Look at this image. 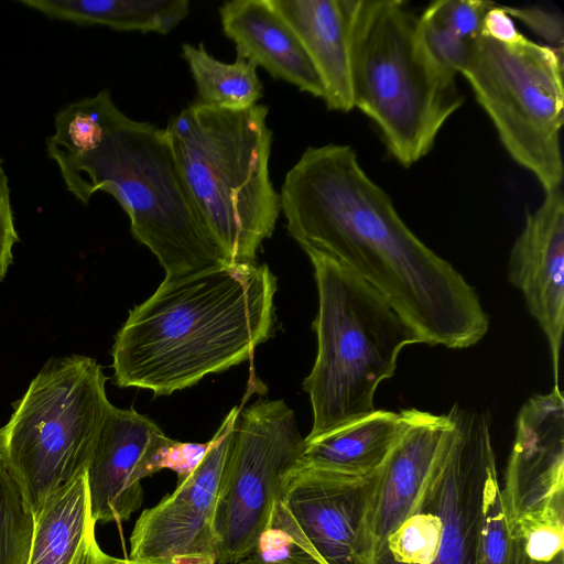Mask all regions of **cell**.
Wrapping results in <instances>:
<instances>
[{
	"instance_id": "cb8c5ba5",
	"label": "cell",
	"mask_w": 564,
	"mask_h": 564,
	"mask_svg": "<svg viewBox=\"0 0 564 564\" xmlns=\"http://www.w3.org/2000/svg\"><path fill=\"white\" fill-rule=\"evenodd\" d=\"M119 111L108 89L61 108L54 119V133L46 140L48 156L58 164L91 150Z\"/></svg>"
},
{
	"instance_id": "83f0119b",
	"label": "cell",
	"mask_w": 564,
	"mask_h": 564,
	"mask_svg": "<svg viewBox=\"0 0 564 564\" xmlns=\"http://www.w3.org/2000/svg\"><path fill=\"white\" fill-rule=\"evenodd\" d=\"M502 10L510 17L517 18L535 34L545 40L549 46L563 48L564 23L562 15L541 8L506 7Z\"/></svg>"
},
{
	"instance_id": "f1b7e54d",
	"label": "cell",
	"mask_w": 564,
	"mask_h": 564,
	"mask_svg": "<svg viewBox=\"0 0 564 564\" xmlns=\"http://www.w3.org/2000/svg\"><path fill=\"white\" fill-rule=\"evenodd\" d=\"M18 241L19 235L14 225L9 182L0 159V281L12 263V249Z\"/></svg>"
},
{
	"instance_id": "8fae6325",
	"label": "cell",
	"mask_w": 564,
	"mask_h": 564,
	"mask_svg": "<svg viewBox=\"0 0 564 564\" xmlns=\"http://www.w3.org/2000/svg\"><path fill=\"white\" fill-rule=\"evenodd\" d=\"M240 406H234L175 490L145 509L130 535L141 564H217L216 528L224 467Z\"/></svg>"
},
{
	"instance_id": "d4e9b609",
	"label": "cell",
	"mask_w": 564,
	"mask_h": 564,
	"mask_svg": "<svg viewBox=\"0 0 564 564\" xmlns=\"http://www.w3.org/2000/svg\"><path fill=\"white\" fill-rule=\"evenodd\" d=\"M477 564H529L506 514L496 460L488 467L482 490Z\"/></svg>"
},
{
	"instance_id": "4dcf8cb0",
	"label": "cell",
	"mask_w": 564,
	"mask_h": 564,
	"mask_svg": "<svg viewBox=\"0 0 564 564\" xmlns=\"http://www.w3.org/2000/svg\"><path fill=\"white\" fill-rule=\"evenodd\" d=\"M529 564H564V552L558 553L555 557L546 562H534L529 560Z\"/></svg>"
},
{
	"instance_id": "44dd1931",
	"label": "cell",
	"mask_w": 564,
	"mask_h": 564,
	"mask_svg": "<svg viewBox=\"0 0 564 564\" xmlns=\"http://www.w3.org/2000/svg\"><path fill=\"white\" fill-rule=\"evenodd\" d=\"M50 19L117 31L167 34L189 12L188 0H18Z\"/></svg>"
},
{
	"instance_id": "1f68e13d",
	"label": "cell",
	"mask_w": 564,
	"mask_h": 564,
	"mask_svg": "<svg viewBox=\"0 0 564 564\" xmlns=\"http://www.w3.org/2000/svg\"><path fill=\"white\" fill-rule=\"evenodd\" d=\"M111 564H141V563H138V562H134V561H131L130 558H118V557H113L111 558Z\"/></svg>"
},
{
	"instance_id": "ac0fdd59",
	"label": "cell",
	"mask_w": 564,
	"mask_h": 564,
	"mask_svg": "<svg viewBox=\"0 0 564 564\" xmlns=\"http://www.w3.org/2000/svg\"><path fill=\"white\" fill-rule=\"evenodd\" d=\"M95 527L85 469L53 491L33 514L26 564H111Z\"/></svg>"
},
{
	"instance_id": "7402d4cb",
	"label": "cell",
	"mask_w": 564,
	"mask_h": 564,
	"mask_svg": "<svg viewBox=\"0 0 564 564\" xmlns=\"http://www.w3.org/2000/svg\"><path fill=\"white\" fill-rule=\"evenodd\" d=\"M480 0H438L419 20L420 36L435 62L456 75L468 65L482 36V20L494 6Z\"/></svg>"
},
{
	"instance_id": "7c38bea8",
	"label": "cell",
	"mask_w": 564,
	"mask_h": 564,
	"mask_svg": "<svg viewBox=\"0 0 564 564\" xmlns=\"http://www.w3.org/2000/svg\"><path fill=\"white\" fill-rule=\"evenodd\" d=\"M378 471L351 477L296 465L283 479L275 509L324 564H371Z\"/></svg>"
},
{
	"instance_id": "d6986e66",
	"label": "cell",
	"mask_w": 564,
	"mask_h": 564,
	"mask_svg": "<svg viewBox=\"0 0 564 564\" xmlns=\"http://www.w3.org/2000/svg\"><path fill=\"white\" fill-rule=\"evenodd\" d=\"M289 22L324 85L330 110L354 109L350 85L347 0H270Z\"/></svg>"
},
{
	"instance_id": "603a6c76",
	"label": "cell",
	"mask_w": 564,
	"mask_h": 564,
	"mask_svg": "<svg viewBox=\"0 0 564 564\" xmlns=\"http://www.w3.org/2000/svg\"><path fill=\"white\" fill-rule=\"evenodd\" d=\"M182 57L189 67L198 100L203 105L225 110H245L262 97V83L257 66L238 57L227 64L213 57L200 43L182 45Z\"/></svg>"
},
{
	"instance_id": "ffe728a7",
	"label": "cell",
	"mask_w": 564,
	"mask_h": 564,
	"mask_svg": "<svg viewBox=\"0 0 564 564\" xmlns=\"http://www.w3.org/2000/svg\"><path fill=\"white\" fill-rule=\"evenodd\" d=\"M405 426V412L376 410L313 438L304 437L297 465L364 477L380 469Z\"/></svg>"
},
{
	"instance_id": "4fadbf2b",
	"label": "cell",
	"mask_w": 564,
	"mask_h": 564,
	"mask_svg": "<svg viewBox=\"0 0 564 564\" xmlns=\"http://www.w3.org/2000/svg\"><path fill=\"white\" fill-rule=\"evenodd\" d=\"M514 534L564 524V398L558 386L521 408L501 490Z\"/></svg>"
},
{
	"instance_id": "484cf974",
	"label": "cell",
	"mask_w": 564,
	"mask_h": 564,
	"mask_svg": "<svg viewBox=\"0 0 564 564\" xmlns=\"http://www.w3.org/2000/svg\"><path fill=\"white\" fill-rule=\"evenodd\" d=\"M33 516L0 460V564H26Z\"/></svg>"
},
{
	"instance_id": "9a60e30c",
	"label": "cell",
	"mask_w": 564,
	"mask_h": 564,
	"mask_svg": "<svg viewBox=\"0 0 564 564\" xmlns=\"http://www.w3.org/2000/svg\"><path fill=\"white\" fill-rule=\"evenodd\" d=\"M508 276L523 294L529 313L543 330L558 386L564 329V198L562 189L545 193L528 213L510 252Z\"/></svg>"
},
{
	"instance_id": "5b68a950",
	"label": "cell",
	"mask_w": 564,
	"mask_h": 564,
	"mask_svg": "<svg viewBox=\"0 0 564 564\" xmlns=\"http://www.w3.org/2000/svg\"><path fill=\"white\" fill-rule=\"evenodd\" d=\"M268 107L225 110L194 102L165 130L176 163L212 234L232 263H253L279 218L270 178Z\"/></svg>"
},
{
	"instance_id": "7a4b0ae2",
	"label": "cell",
	"mask_w": 564,
	"mask_h": 564,
	"mask_svg": "<svg viewBox=\"0 0 564 564\" xmlns=\"http://www.w3.org/2000/svg\"><path fill=\"white\" fill-rule=\"evenodd\" d=\"M275 291L256 262L165 278L116 335V383L169 395L249 359L271 335Z\"/></svg>"
},
{
	"instance_id": "2e32d148",
	"label": "cell",
	"mask_w": 564,
	"mask_h": 564,
	"mask_svg": "<svg viewBox=\"0 0 564 564\" xmlns=\"http://www.w3.org/2000/svg\"><path fill=\"white\" fill-rule=\"evenodd\" d=\"M404 412L405 426L378 471L369 519L372 554L410 512L452 426L448 414L417 409Z\"/></svg>"
},
{
	"instance_id": "277c9868",
	"label": "cell",
	"mask_w": 564,
	"mask_h": 564,
	"mask_svg": "<svg viewBox=\"0 0 564 564\" xmlns=\"http://www.w3.org/2000/svg\"><path fill=\"white\" fill-rule=\"evenodd\" d=\"M354 108L379 129L408 167L424 158L463 105L456 75L425 47L419 20L398 0H347Z\"/></svg>"
},
{
	"instance_id": "8992f818",
	"label": "cell",
	"mask_w": 564,
	"mask_h": 564,
	"mask_svg": "<svg viewBox=\"0 0 564 564\" xmlns=\"http://www.w3.org/2000/svg\"><path fill=\"white\" fill-rule=\"evenodd\" d=\"M314 267L317 355L303 381L313 438L376 411L379 384L391 378L400 351L422 343L417 332L361 278L336 261L306 253Z\"/></svg>"
},
{
	"instance_id": "6da1fadb",
	"label": "cell",
	"mask_w": 564,
	"mask_h": 564,
	"mask_svg": "<svg viewBox=\"0 0 564 564\" xmlns=\"http://www.w3.org/2000/svg\"><path fill=\"white\" fill-rule=\"evenodd\" d=\"M280 206L290 236L376 289L422 343L468 348L489 318L475 289L405 225L347 144L307 148L289 170Z\"/></svg>"
},
{
	"instance_id": "f546056e",
	"label": "cell",
	"mask_w": 564,
	"mask_h": 564,
	"mask_svg": "<svg viewBox=\"0 0 564 564\" xmlns=\"http://www.w3.org/2000/svg\"><path fill=\"white\" fill-rule=\"evenodd\" d=\"M482 35L503 44H513L524 36L517 30L512 18L496 4L484 17Z\"/></svg>"
},
{
	"instance_id": "4316f807",
	"label": "cell",
	"mask_w": 564,
	"mask_h": 564,
	"mask_svg": "<svg viewBox=\"0 0 564 564\" xmlns=\"http://www.w3.org/2000/svg\"><path fill=\"white\" fill-rule=\"evenodd\" d=\"M236 564H324L286 519L274 512L257 550Z\"/></svg>"
},
{
	"instance_id": "ba28073f",
	"label": "cell",
	"mask_w": 564,
	"mask_h": 564,
	"mask_svg": "<svg viewBox=\"0 0 564 564\" xmlns=\"http://www.w3.org/2000/svg\"><path fill=\"white\" fill-rule=\"evenodd\" d=\"M424 484L371 564H477L482 490L496 460L485 412L455 405Z\"/></svg>"
},
{
	"instance_id": "3957f363",
	"label": "cell",
	"mask_w": 564,
	"mask_h": 564,
	"mask_svg": "<svg viewBox=\"0 0 564 564\" xmlns=\"http://www.w3.org/2000/svg\"><path fill=\"white\" fill-rule=\"evenodd\" d=\"M57 166L80 203L87 205L97 191L118 202L132 236L156 257L165 278L232 263L184 181L164 129L120 110L95 148Z\"/></svg>"
},
{
	"instance_id": "52a82bcc",
	"label": "cell",
	"mask_w": 564,
	"mask_h": 564,
	"mask_svg": "<svg viewBox=\"0 0 564 564\" xmlns=\"http://www.w3.org/2000/svg\"><path fill=\"white\" fill-rule=\"evenodd\" d=\"M106 380L90 357L51 359L0 429V460L32 516L53 491L87 469L111 405Z\"/></svg>"
},
{
	"instance_id": "30bf717a",
	"label": "cell",
	"mask_w": 564,
	"mask_h": 564,
	"mask_svg": "<svg viewBox=\"0 0 564 564\" xmlns=\"http://www.w3.org/2000/svg\"><path fill=\"white\" fill-rule=\"evenodd\" d=\"M303 448L295 413L284 401L260 399L239 412L217 509V564H236L257 550Z\"/></svg>"
},
{
	"instance_id": "9c48e42d",
	"label": "cell",
	"mask_w": 564,
	"mask_h": 564,
	"mask_svg": "<svg viewBox=\"0 0 564 564\" xmlns=\"http://www.w3.org/2000/svg\"><path fill=\"white\" fill-rule=\"evenodd\" d=\"M462 75L512 160L530 171L545 193L561 188L563 48L525 36L503 44L482 35Z\"/></svg>"
},
{
	"instance_id": "e0dca14e",
	"label": "cell",
	"mask_w": 564,
	"mask_h": 564,
	"mask_svg": "<svg viewBox=\"0 0 564 564\" xmlns=\"http://www.w3.org/2000/svg\"><path fill=\"white\" fill-rule=\"evenodd\" d=\"M225 35L242 57L272 78L324 98L323 82L305 47L270 0H232L219 8Z\"/></svg>"
},
{
	"instance_id": "5bb4252c",
	"label": "cell",
	"mask_w": 564,
	"mask_h": 564,
	"mask_svg": "<svg viewBox=\"0 0 564 564\" xmlns=\"http://www.w3.org/2000/svg\"><path fill=\"white\" fill-rule=\"evenodd\" d=\"M177 445L149 417L111 404L87 467L96 523L128 521L142 505L141 481L164 468Z\"/></svg>"
}]
</instances>
